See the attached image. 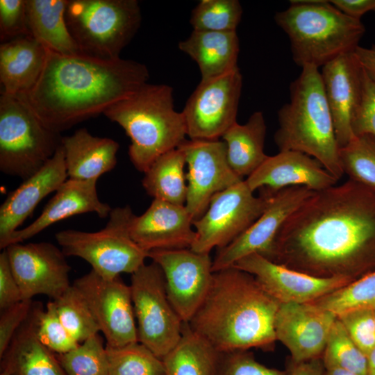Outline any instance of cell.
I'll return each instance as SVG.
<instances>
[{
  "instance_id": "cell-20",
  "label": "cell",
  "mask_w": 375,
  "mask_h": 375,
  "mask_svg": "<svg viewBox=\"0 0 375 375\" xmlns=\"http://www.w3.org/2000/svg\"><path fill=\"white\" fill-rule=\"evenodd\" d=\"M320 74L341 148L354 137L351 126L361 98L363 69L353 51L324 65Z\"/></svg>"
},
{
  "instance_id": "cell-35",
  "label": "cell",
  "mask_w": 375,
  "mask_h": 375,
  "mask_svg": "<svg viewBox=\"0 0 375 375\" xmlns=\"http://www.w3.org/2000/svg\"><path fill=\"white\" fill-rule=\"evenodd\" d=\"M339 154L344 174L375 191V138L367 135L354 136L340 148Z\"/></svg>"
},
{
  "instance_id": "cell-2",
  "label": "cell",
  "mask_w": 375,
  "mask_h": 375,
  "mask_svg": "<svg viewBox=\"0 0 375 375\" xmlns=\"http://www.w3.org/2000/svg\"><path fill=\"white\" fill-rule=\"evenodd\" d=\"M149 76L146 65L132 60L62 54L47 48L40 77L28 92L18 96L47 127L60 133L103 114L147 83Z\"/></svg>"
},
{
  "instance_id": "cell-12",
  "label": "cell",
  "mask_w": 375,
  "mask_h": 375,
  "mask_svg": "<svg viewBox=\"0 0 375 375\" xmlns=\"http://www.w3.org/2000/svg\"><path fill=\"white\" fill-rule=\"evenodd\" d=\"M242 88L239 67L201 80L182 111L190 140H219L235 123Z\"/></svg>"
},
{
  "instance_id": "cell-1",
  "label": "cell",
  "mask_w": 375,
  "mask_h": 375,
  "mask_svg": "<svg viewBox=\"0 0 375 375\" xmlns=\"http://www.w3.org/2000/svg\"><path fill=\"white\" fill-rule=\"evenodd\" d=\"M318 277L375 270V191L349 178L315 192L284 222L268 258Z\"/></svg>"
},
{
  "instance_id": "cell-19",
  "label": "cell",
  "mask_w": 375,
  "mask_h": 375,
  "mask_svg": "<svg viewBox=\"0 0 375 375\" xmlns=\"http://www.w3.org/2000/svg\"><path fill=\"white\" fill-rule=\"evenodd\" d=\"M336 319L335 314L313 302L280 303L274 321L276 339L287 347L294 364L317 358Z\"/></svg>"
},
{
  "instance_id": "cell-52",
  "label": "cell",
  "mask_w": 375,
  "mask_h": 375,
  "mask_svg": "<svg viewBox=\"0 0 375 375\" xmlns=\"http://www.w3.org/2000/svg\"><path fill=\"white\" fill-rule=\"evenodd\" d=\"M0 375H10V374L6 372L1 371V374Z\"/></svg>"
},
{
  "instance_id": "cell-21",
  "label": "cell",
  "mask_w": 375,
  "mask_h": 375,
  "mask_svg": "<svg viewBox=\"0 0 375 375\" xmlns=\"http://www.w3.org/2000/svg\"><path fill=\"white\" fill-rule=\"evenodd\" d=\"M185 205L153 199L141 215H134L130 233L144 251L190 249L196 233Z\"/></svg>"
},
{
  "instance_id": "cell-38",
  "label": "cell",
  "mask_w": 375,
  "mask_h": 375,
  "mask_svg": "<svg viewBox=\"0 0 375 375\" xmlns=\"http://www.w3.org/2000/svg\"><path fill=\"white\" fill-rule=\"evenodd\" d=\"M242 15L238 0H201L192 10L190 22L195 31H236Z\"/></svg>"
},
{
  "instance_id": "cell-10",
  "label": "cell",
  "mask_w": 375,
  "mask_h": 375,
  "mask_svg": "<svg viewBox=\"0 0 375 375\" xmlns=\"http://www.w3.org/2000/svg\"><path fill=\"white\" fill-rule=\"evenodd\" d=\"M129 286L138 342L162 359L180 340L184 323L169 299L162 270L144 263L131 274Z\"/></svg>"
},
{
  "instance_id": "cell-17",
  "label": "cell",
  "mask_w": 375,
  "mask_h": 375,
  "mask_svg": "<svg viewBox=\"0 0 375 375\" xmlns=\"http://www.w3.org/2000/svg\"><path fill=\"white\" fill-rule=\"evenodd\" d=\"M149 258L162 270L169 299L183 322H188L204 299L212 278L210 253L190 249L153 250Z\"/></svg>"
},
{
  "instance_id": "cell-7",
  "label": "cell",
  "mask_w": 375,
  "mask_h": 375,
  "mask_svg": "<svg viewBox=\"0 0 375 375\" xmlns=\"http://www.w3.org/2000/svg\"><path fill=\"white\" fill-rule=\"evenodd\" d=\"M65 20L81 53L112 60L136 34L142 14L136 0H68Z\"/></svg>"
},
{
  "instance_id": "cell-50",
  "label": "cell",
  "mask_w": 375,
  "mask_h": 375,
  "mask_svg": "<svg viewBox=\"0 0 375 375\" xmlns=\"http://www.w3.org/2000/svg\"><path fill=\"white\" fill-rule=\"evenodd\" d=\"M367 358L366 375H375V349L367 355Z\"/></svg>"
},
{
  "instance_id": "cell-45",
  "label": "cell",
  "mask_w": 375,
  "mask_h": 375,
  "mask_svg": "<svg viewBox=\"0 0 375 375\" xmlns=\"http://www.w3.org/2000/svg\"><path fill=\"white\" fill-rule=\"evenodd\" d=\"M33 304L32 299L22 300L1 310L0 317V357L9 347L16 332L29 316Z\"/></svg>"
},
{
  "instance_id": "cell-51",
  "label": "cell",
  "mask_w": 375,
  "mask_h": 375,
  "mask_svg": "<svg viewBox=\"0 0 375 375\" xmlns=\"http://www.w3.org/2000/svg\"><path fill=\"white\" fill-rule=\"evenodd\" d=\"M324 375H359L356 373L340 368L325 369Z\"/></svg>"
},
{
  "instance_id": "cell-6",
  "label": "cell",
  "mask_w": 375,
  "mask_h": 375,
  "mask_svg": "<svg viewBox=\"0 0 375 375\" xmlns=\"http://www.w3.org/2000/svg\"><path fill=\"white\" fill-rule=\"evenodd\" d=\"M276 24L287 34L294 62L317 68L353 52L365 33L360 19L353 18L326 0L290 1L276 13Z\"/></svg>"
},
{
  "instance_id": "cell-32",
  "label": "cell",
  "mask_w": 375,
  "mask_h": 375,
  "mask_svg": "<svg viewBox=\"0 0 375 375\" xmlns=\"http://www.w3.org/2000/svg\"><path fill=\"white\" fill-rule=\"evenodd\" d=\"M217 353L184 322L180 340L162 360L166 375H212Z\"/></svg>"
},
{
  "instance_id": "cell-28",
  "label": "cell",
  "mask_w": 375,
  "mask_h": 375,
  "mask_svg": "<svg viewBox=\"0 0 375 375\" xmlns=\"http://www.w3.org/2000/svg\"><path fill=\"white\" fill-rule=\"evenodd\" d=\"M178 49L197 63L201 80L219 77L238 67L240 45L236 31L193 30L179 42Z\"/></svg>"
},
{
  "instance_id": "cell-47",
  "label": "cell",
  "mask_w": 375,
  "mask_h": 375,
  "mask_svg": "<svg viewBox=\"0 0 375 375\" xmlns=\"http://www.w3.org/2000/svg\"><path fill=\"white\" fill-rule=\"evenodd\" d=\"M330 2L344 14L358 19L367 12H375V0H331Z\"/></svg>"
},
{
  "instance_id": "cell-33",
  "label": "cell",
  "mask_w": 375,
  "mask_h": 375,
  "mask_svg": "<svg viewBox=\"0 0 375 375\" xmlns=\"http://www.w3.org/2000/svg\"><path fill=\"white\" fill-rule=\"evenodd\" d=\"M106 348L109 375H166L162 359L139 342Z\"/></svg>"
},
{
  "instance_id": "cell-18",
  "label": "cell",
  "mask_w": 375,
  "mask_h": 375,
  "mask_svg": "<svg viewBox=\"0 0 375 375\" xmlns=\"http://www.w3.org/2000/svg\"><path fill=\"white\" fill-rule=\"evenodd\" d=\"M233 267L251 274L261 287L280 303H312L352 282L343 276L318 277L252 253Z\"/></svg>"
},
{
  "instance_id": "cell-34",
  "label": "cell",
  "mask_w": 375,
  "mask_h": 375,
  "mask_svg": "<svg viewBox=\"0 0 375 375\" xmlns=\"http://www.w3.org/2000/svg\"><path fill=\"white\" fill-rule=\"evenodd\" d=\"M53 301L60 321L77 342H83L99 334L100 329L90 309L72 285Z\"/></svg>"
},
{
  "instance_id": "cell-23",
  "label": "cell",
  "mask_w": 375,
  "mask_h": 375,
  "mask_svg": "<svg viewBox=\"0 0 375 375\" xmlns=\"http://www.w3.org/2000/svg\"><path fill=\"white\" fill-rule=\"evenodd\" d=\"M62 146L38 172L10 192L0 207V247L32 214L38 203L67 180Z\"/></svg>"
},
{
  "instance_id": "cell-8",
  "label": "cell",
  "mask_w": 375,
  "mask_h": 375,
  "mask_svg": "<svg viewBox=\"0 0 375 375\" xmlns=\"http://www.w3.org/2000/svg\"><path fill=\"white\" fill-rule=\"evenodd\" d=\"M60 133L47 127L18 95L0 97V170L28 178L53 156L61 144Z\"/></svg>"
},
{
  "instance_id": "cell-40",
  "label": "cell",
  "mask_w": 375,
  "mask_h": 375,
  "mask_svg": "<svg viewBox=\"0 0 375 375\" xmlns=\"http://www.w3.org/2000/svg\"><path fill=\"white\" fill-rule=\"evenodd\" d=\"M36 335L45 347L58 354L69 352L80 344L65 328L53 301L48 302L45 310L38 306Z\"/></svg>"
},
{
  "instance_id": "cell-4",
  "label": "cell",
  "mask_w": 375,
  "mask_h": 375,
  "mask_svg": "<svg viewBox=\"0 0 375 375\" xmlns=\"http://www.w3.org/2000/svg\"><path fill=\"white\" fill-rule=\"evenodd\" d=\"M290 85V101L278 112L274 141L279 151H295L317 160L338 180L344 174L331 112L319 68L306 65Z\"/></svg>"
},
{
  "instance_id": "cell-31",
  "label": "cell",
  "mask_w": 375,
  "mask_h": 375,
  "mask_svg": "<svg viewBox=\"0 0 375 375\" xmlns=\"http://www.w3.org/2000/svg\"><path fill=\"white\" fill-rule=\"evenodd\" d=\"M185 164V153L178 147L160 156L144 173L142 183L147 193L155 199L185 205L187 196Z\"/></svg>"
},
{
  "instance_id": "cell-36",
  "label": "cell",
  "mask_w": 375,
  "mask_h": 375,
  "mask_svg": "<svg viewBox=\"0 0 375 375\" xmlns=\"http://www.w3.org/2000/svg\"><path fill=\"white\" fill-rule=\"evenodd\" d=\"M337 317L357 309L375 308V270L314 301Z\"/></svg>"
},
{
  "instance_id": "cell-27",
  "label": "cell",
  "mask_w": 375,
  "mask_h": 375,
  "mask_svg": "<svg viewBox=\"0 0 375 375\" xmlns=\"http://www.w3.org/2000/svg\"><path fill=\"white\" fill-rule=\"evenodd\" d=\"M37 307L33 305L1 357V371L10 375H67L57 356L37 337Z\"/></svg>"
},
{
  "instance_id": "cell-39",
  "label": "cell",
  "mask_w": 375,
  "mask_h": 375,
  "mask_svg": "<svg viewBox=\"0 0 375 375\" xmlns=\"http://www.w3.org/2000/svg\"><path fill=\"white\" fill-rule=\"evenodd\" d=\"M56 356L67 375H109L106 348L99 334Z\"/></svg>"
},
{
  "instance_id": "cell-16",
  "label": "cell",
  "mask_w": 375,
  "mask_h": 375,
  "mask_svg": "<svg viewBox=\"0 0 375 375\" xmlns=\"http://www.w3.org/2000/svg\"><path fill=\"white\" fill-rule=\"evenodd\" d=\"M4 249L23 300L39 294L55 300L71 285V267L56 245L46 242L16 243Z\"/></svg>"
},
{
  "instance_id": "cell-22",
  "label": "cell",
  "mask_w": 375,
  "mask_h": 375,
  "mask_svg": "<svg viewBox=\"0 0 375 375\" xmlns=\"http://www.w3.org/2000/svg\"><path fill=\"white\" fill-rule=\"evenodd\" d=\"M250 190L276 192L292 186L318 192L336 185L338 179L314 158L295 151H280L245 180Z\"/></svg>"
},
{
  "instance_id": "cell-44",
  "label": "cell",
  "mask_w": 375,
  "mask_h": 375,
  "mask_svg": "<svg viewBox=\"0 0 375 375\" xmlns=\"http://www.w3.org/2000/svg\"><path fill=\"white\" fill-rule=\"evenodd\" d=\"M351 126L354 136L367 135L375 138V78L364 69L361 98Z\"/></svg>"
},
{
  "instance_id": "cell-48",
  "label": "cell",
  "mask_w": 375,
  "mask_h": 375,
  "mask_svg": "<svg viewBox=\"0 0 375 375\" xmlns=\"http://www.w3.org/2000/svg\"><path fill=\"white\" fill-rule=\"evenodd\" d=\"M353 53L365 72L375 78V45L369 48L358 46Z\"/></svg>"
},
{
  "instance_id": "cell-25",
  "label": "cell",
  "mask_w": 375,
  "mask_h": 375,
  "mask_svg": "<svg viewBox=\"0 0 375 375\" xmlns=\"http://www.w3.org/2000/svg\"><path fill=\"white\" fill-rule=\"evenodd\" d=\"M46 57V47L32 35L1 42V94L20 95L28 92L40 77Z\"/></svg>"
},
{
  "instance_id": "cell-9",
  "label": "cell",
  "mask_w": 375,
  "mask_h": 375,
  "mask_svg": "<svg viewBox=\"0 0 375 375\" xmlns=\"http://www.w3.org/2000/svg\"><path fill=\"white\" fill-rule=\"evenodd\" d=\"M134 215L129 206L117 207L112 208L108 221L100 231L67 229L58 232L55 238L66 256L83 259L104 278L133 274L149 258V252L131 238L130 227Z\"/></svg>"
},
{
  "instance_id": "cell-43",
  "label": "cell",
  "mask_w": 375,
  "mask_h": 375,
  "mask_svg": "<svg viewBox=\"0 0 375 375\" xmlns=\"http://www.w3.org/2000/svg\"><path fill=\"white\" fill-rule=\"evenodd\" d=\"M26 35H31L27 20L26 0H0L1 42Z\"/></svg>"
},
{
  "instance_id": "cell-26",
  "label": "cell",
  "mask_w": 375,
  "mask_h": 375,
  "mask_svg": "<svg viewBox=\"0 0 375 375\" xmlns=\"http://www.w3.org/2000/svg\"><path fill=\"white\" fill-rule=\"evenodd\" d=\"M61 146L69 178L93 180L111 171L117 164L119 145L108 138L94 136L85 128L62 137Z\"/></svg>"
},
{
  "instance_id": "cell-30",
  "label": "cell",
  "mask_w": 375,
  "mask_h": 375,
  "mask_svg": "<svg viewBox=\"0 0 375 375\" xmlns=\"http://www.w3.org/2000/svg\"><path fill=\"white\" fill-rule=\"evenodd\" d=\"M68 0H26L31 35L47 48L62 54L81 53L68 30Z\"/></svg>"
},
{
  "instance_id": "cell-46",
  "label": "cell",
  "mask_w": 375,
  "mask_h": 375,
  "mask_svg": "<svg viewBox=\"0 0 375 375\" xmlns=\"http://www.w3.org/2000/svg\"><path fill=\"white\" fill-rule=\"evenodd\" d=\"M22 296L12 272L7 252L0 254V308L6 309L21 301Z\"/></svg>"
},
{
  "instance_id": "cell-14",
  "label": "cell",
  "mask_w": 375,
  "mask_h": 375,
  "mask_svg": "<svg viewBox=\"0 0 375 375\" xmlns=\"http://www.w3.org/2000/svg\"><path fill=\"white\" fill-rule=\"evenodd\" d=\"M187 196L185 206L193 222L207 210L213 197L243 181L230 167L226 146L219 140H185Z\"/></svg>"
},
{
  "instance_id": "cell-53",
  "label": "cell",
  "mask_w": 375,
  "mask_h": 375,
  "mask_svg": "<svg viewBox=\"0 0 375 375\" xmlns=\"http://www.w3.org/2000/svg\"><path fill=\"white\" fill-rule=\"evenodd\" d=\"M373 312H374V323H375V308H373Z\"/></svg>"
},
{
  "instance_id": "cell-3",
  "label": "cell",
  "mask_w": 375,
  "mask_h": 375,
  "mask_svg": "<svg viewBox=\"0 0 375 375\" xmlns=\"http://www.w3.org/2000/svg\"><path fill=\"white\" fill-rule=\"evenodd\" d=\"M279 305L251 274L232 266L213 272L204 299L187 323L218 352L271 350Z\"/></svg>"
},
{
  "instance_id": "cell-13",
  "label": "cell",
  "mask_w": 375,
  "mask_h": 375,
  "mask_svg": "<svg viewBox=\"0 0 375 375\" xmlns=\"http://www.w3.org/2000/svg\"><path fill=\"white\" fill-rule=\"evenodd\" d=\"M72 285L90 309L106 347H119L138 342L130 286L118 276L104 278L91 269Z\"/></svg>"
},
{
  "instance_id": "cell-41",
  "label": "cell",
  "mask_w": 375,
  "mask_h": 375,
  "mask_svg": "<svg viewBox=\"0 0 375 375\" xmlns=\"http://www.w3.org/2000/svg\"><path fill=\"white\" fill-rule=\"evenodd\" d=\"M212 375H289L258 362L248 350L218 352Z\"/></svg>"
},
{
  "instance_id": "cell-24",
  "label": "cell",
  "mask_w": 375,
  "mask_h": 375,
  "mask_svg": "<svg viewBox=\"0 0 375 375\" xmlns=\"http://www.w3.org/2000/svg\"><path fill=\"white\" fill-rule=\"evenodd\" d=\"M97 180L67 179L55 192L41 214L31 224L17 230L0 247L22 243L51 225L69 217L94 212L101 218L109 215L112 208L102 202L97 190Z\"/></svg>"
},
{
  "instance_id": "cell-11",
  "label": "cell",
  "mask_w": 375,
  "mask_h": 375,
  "mask_svg": "<svg viewBox=\"0 0 375 375\" xmlns=\"http://www.w3.org/2000/svg\"><path fill=\"white\" fill-rule=\"evenodd\" d=\"M255 197L245 180L215 194L205 213L193 222L196 237L190 249L210 253L226 247L250 227L266 209L270 192Z\"/></svg>"
},
{
  "instance_id": "cell-29",
  "label": "cell",
  "mask_w": 375,
  "mask_h": 375,
  "mask_svg": "<svg viewBox=\"0 0 375 375\" xmlns=\"http://www.w3.org/2000/svg\"><path fill=\"white\" fill-rule=\"evenodd\" d=\"M266 133L262 112L256 111L244 124L236 122L222 135L228 164L241 178L251 175L268 158L264 151Z\"/></svg>"
},
{
  "instance_id": "cell-37",
  "label": "cell",
  "mask_w": 375,
  "mask_h": 375,
  "mask_svg": "<svg viewBox=\"0 0 375 375\" xmlns=\"http://www.w3.org/2000/svg\"><path fill=\"white\" fill-rule=\"evenodd\" d=\"M325 369L340 368L366 375L367 358L358 347L337 317L323 353Z\"/></svg>"
},
{
  "instance_id": "cell-15",
  "label": "cell",
  "mask_w": 375,
  "mask_h": 375,
  "mask_svg": "<svg viewBox=\"0 0 375 375\" xmlns=\"http://www.w3.org/2000/svg\"><path fill=\"white\" fill-rule=\"evenodd\" d=\"M269 192V203L258 219L229 244L217 249L212 260L213 272L232 267L252 253H258L268 259L276 235L284 222L315 192L302 186Z\"/></svg>"
},
{
  "instance_id": "cell-49",
  "label": "cell",
  "mask_w": 375,
  "mask_h": 375,
  "mask_svg": "<svg viewBox=\"0 0 375 375\" xmlns=\"http://www.w3.org/2000/svg\"><path fill=\"white\" fill-rule=\"evenodd\" d=\"M323 361L319 358L294 364L289 375H324Z\"/></svg>"
},
{
  "instance_id": "cell-42",
  "label": "cell",
  "mask_w": 375,
  "mask_h": 375,
  "mask_svg": "<svg viewBox=\"0 0 375 375\" xmlns=\"http://www.w3.org/2000/svg\"><path fill=\"white\" fill-rule=\"evenodd\" d=\"M347 333L367 356L375 349V323L372 308H362L337 317Z\"/></svg>"
},
{
  "instance_id": "cell-5",
  "label": "cell",
  "mask_w": 375,
  "mask_h": 375,
  "mask_svg": "<svg viewBox=\"0 0 375 375\" xmlns=\"http://www.w3.org/2000/svg\"><path fill=\"white\" fill-rule=\"evenodd\" d=\"M103 115L125 131L131 140L130 160L143 173L158 158L186 140L183 113L174 110L173 90L167 85L147 83Z\"/></svg>"
}]
</instances>
